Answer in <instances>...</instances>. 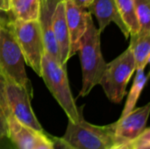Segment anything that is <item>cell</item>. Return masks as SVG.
Wrapping results in <instances>:
<instances>
[{
  "mask_svg": "<svg viewBox=\"0 0 150 149\" xmlns=\"http://www.w3.org/2000/svg\"><path fill=\"white\" fill-rule=\"evenodd\" d=\"M100 33L96 28L91 14L88 17L87 28L79 42V56L82 66L83 83L79 97H86L99 84L106 62L101 52Z\"/></svg>",
  "mask_w": 150,
  "mask_h": 149,
  "instance_id": "cell-1",
  "label": "cell"
},
{
  "mask_svg": "<svg viewBox=\"0 0 150 149\" xmlns=\"http://www.w3.org/2000/svg\"><path fill=\"white\" fill-rule=\"evenodd\" d=\"M40 77L66 113L69 120L77 122L83 113V106L78 108L76 105L69 88L67 68L62 67L57 60L45 52L41 60Z\"/></svg>",
  "mask_w": 150,
  "mask_h": 149,
  "instance_id": "cell-2",
  "label": "cell"
},
{
  "mask_svg": "<svg viewBox=\"0 0 150 149\" xmlns=\"http://www.w3.org/2000/svg\"><path fill=\"white\" fill-rule=\"evenodd\" d=\"M61 139L75 149H107L118 142L115 122L96 126L84 120L83 113L77 122L68 121L67 129Z\"/></svg>",
  "mask_w": 150,
  "mask_h": 149,
  "instance_id": "cell-3",
  "label": "cell"
},
{
  "mask_svg": "<svg viewBox=\"0 0 150 149\" xmlns=\"http://www.w3.org/2000/svg\"><path fill=\"white\" fill-rule=\"evenodd\" d=\"M135 69L134 58L129 47L116 59L106 63L99 84L111 102L120 104L122 101Z\"/></svg>",
  "mask_w": 150,
  "mask_h": 149,
  "instance_id": "cell-4",
  "label": "cell"
},
{
  "mask_svg": "<svg viewBox=\"0 0 150 149\" xmlns=\"http://www.w3.org/2000/svg\"><path fill=\"white\" fill-rule=\"evenodd\" d=\"M25 62L9 25L0 20V74L32 92L31 82L25 72Z\"/></svg>",
  "mask_w": 150,
  "mask_h": 149,
  "instance_id": "cell-5",
  "label": "cell"
},
{
  "mask_svg": "<svg viewBox=\"0 0 150 149\" xmlns=\"http://www.w3.org/2000/svg\"><path fill=\"white\" fill-rule=\"evenodd\" d=\"M8 25L15 36L25 64L40 76L45 49L39 20L24 21L14 18Z\"/></svg>",
  "mask_w": 150,
  "mask_h": 149,
  "instance_id": "cell-6",
  "label": "cell"
},
{
  "mask_svg": "<svg viewBox=\"0 0 150 149\" xmlns=\"http://www.w3.org/2000/svg\"><path fill=\"white\" fill-rule=\"evenodd\" d=\"M4 79L6 99L11 113L24 125L38 132H44L32 108V92L11 79Z\"/></svg>",
  "mask_w": 150,
  "mask_h": 149,
  "instance_id": "cell-7",
  "label": "cell"
},
{
  "mask_svg": "<svg viewBox=\"0 0 150 149\" xmlns=\"http://www.w3.org/2000/svg\"><path fill=\"white\" fill-rule=\"evenodd\" d=\"M150 112V104L134 108L124 117L115 122V136L117 141L135 140L147 127Z\"/></svg>",
  "mask_w": 150,
  "mask_h": 149,
  "instance_id": "cell-8",
  "label": "cell"
},
{
  "mask_svg": "<svg viewBox=\"0 0 150 149\" xmlns=\"http://www.w3.org/2000/svg\"><path fill=\"white\" fill-rule=\"evenodd\" d=\"M64 3L66 22L70 40V57H72L78 50L79 42L86 31L88 17L91 13L87 11V9L77 6L72 0H64Z\"/></svg>",
  "mask_w": 150,
  "mask_h": 149,
  "instance_id": "cell-9",
  "label": "cell"
},
{
  "mask_svg": "<svg viewBox=\"0 0 150 149\" xmlns=\"http://www.w3.org/2000/svg\"><path fill=\"white\" fill-rule=\"evenodd\" d=\"M91 14H93L98 23V31L102 32L112 22H114L126 39L130 37V32L126 25L115 0H93L87 8Z\"/></svg>",
  "mask_w": 150,
  "mask_h": 149,
  "instance_id": "cell-10",
  "label": "cell"
},
{
  "mask_svg": "<svg viewBox=\"0 0 150 149\" xmlns=\"http://www.w3.org/2000/svg\"><path fill=\"white\" fill-rule=\"evenodd\" d=\"M53 33L58 47L60 63L62 67L67 68V62L70 58V40L69 33L65 16V3L58 2L52 17Z\"/></svg>",
  "mask_w": 150,
  "mask_h": 149,
  "instance_id": "cell-11",
  "label": "cell"
},
{
  "mask_svg": "<svg viewBox=\"0 0 150 149\" xmlns=\"http://www.w3.org/2000/svg\"><path fill=\"white\" fill-rule=\"evenodd\" d=\"M58 2L57 0H40L38 20L40 25L45 52L60 62L58 47L52 29V17Z\"/></svg>",
  "mask_w": 150,
  "mask_h": 149,
  "instance_id": "cell-12",
  "label": "cell"
},
{
  "mask_svg": "<svg viewBox=\"0 0 150 149\" xmlns=\"http://www.w3.org/2000/svg\"><path fill=\"white\" fill-rule=\"evenodd\" d=\"M38 132L20 121L11 113L8 118V139L14 149H32L39 134Z\"/></svg>",
  "mask_w": 150,
  "mask_h": 149,
  "instance_id": "cell-13",
  "label": "cell"
},
{
  "mask_svg": "<svg viewBox=\"0 0 150 149\" xmlns=\"http://www.w3.org/2000/svg\"><path fill=\"white\" fill-rule=\"evenodd\" d=\"M129 47L134 58L136 69H145L150 60V32H138L130 36Z\"/></svg>",
  "mask_w": 150,
  "mask_h": 149,
  "instance_id": "cell-14",
  "label": "cell"
},
{
  "mask_svg": "<svg viewBox=\"0 0 150 149\" xmlns=\"http://www.w3.org/2000/svg\"><path fill=\"white\" fill-rule=\"evenodd\" d=\"M40 8V0H13L11 11L14 18L29 21L38 20Z\"/></svg>",
  "mask_w": 150,
  "mask_h": 149,
  "instance_id": "cell-15",
  "label": "cell"
},
{
  "mask_svg": "<svg viewBox=\"0 0 150 149\" xmlns=\"http://www.w3.org/2000/svg\"><path fill=\"white\" fill-rule=\"evenodd\" d=\"M135 71H136V75L134 78L132 87L130 89L129 94L127 96V99L126 101V104H125V106H124V109L122 111L120 117L126 116L135 108L138 99L148 81V76L145 74V71L143 68H137L135 69Z\"/></svg>",
  "mask_w": 150,
  "mask_h": 149,
  "instance_id": "cell-16",
  "label": "cell"
},
{
  "mask_svg": "<svg viewBox=\"0 0 150 149\" xmlns=\"http://www.w3.org/2000/svg\"><path fill=\"white\" fill-rule=\"evenodd\" d=\"M120 15L127 26L130 36L135 35L139 32V24L134 11V0H115Z\"/></svg>",
  "mask_w": 150,
  "mask_h": 149,
  "instance_id": "cell-17",
  "label": "cell"
},
{
  "mask_svg": "<svg viewBox=\"0 0 150 149\" xmlns=\"http://www.w3.org/2000/svg\"><path fill=\"white\" fill-rule=\"evenodd\" d=\"M11 111L5 94V79L0 74V141L8 139V118Z\"/></svg>",
  "mask_w": 150,
  "mask_h": 149,
  "instance_id": "cell-18",
  "label": "cell"
},
{
  "mask_svg": "<svg viewBox=\"0 0 150 149\" xmlns=\"http://www.w3.org/2000/svg\"><path fill=\"white\" fill-rule=\"evenodd\" d=\"M150 0H134V11L139 24L138 32H150Z\"/></svg>",
  "mask_w": 150,
  "mask_h": 149,
  "instance_id": "cell-19",
  "label": "cell"
},
{
  "mask_svg": "<svg viewBox=\"0 0 150 149\" xmlns=\"http://www.w3.org/2000/svg\"><path fill=\"white\" fill-rule=\"evenodd\" d=\"M32 149H54L52 137L45 132L40 133Z\"/></svg>",
  "mask_w": 150,
  "mask_h": 149,
  "instance_id": "cell-20",
  "label": "cell"
},
{
  "mask_svg": "<svg viewBox=\"0 0 150 149\" xmlns=\"http://www.w3.org/2000/svg\"><path fill=\"white\" fill-rule=\"evenodd\" d=\"M134 149H150V130L146 127L145 130L134 141Z\"/></svg>",
  "mask_w": 150,
  "mask_h": 149,
  "instance_id": "cell-21",
  "label": "cell"
},
{
  "mask_svg": "<svg viewBox=\"0 0 150 149\" xmlns=\"http://www.w3.org/2000/svg\"><path fill=\"white\" fill-rule=\"evenodd\" d=\"M134 141H119L116 142L112 147L107 149H134Z\"/></svg>",
  "mask_w": 150,
  "mask_h": 149,
  "instance_id": "cell-22",
  "label": "cell"
},
{
  "mask_svg": "<svg viewBox=\"0 0 150 149\" xmlns=\"http://www.w3.org/2000/svg\"><path fill=\"white\" fill-rule=\"evenodd\" d=\"M52 139L54 141V149H75L67 144L64 141H62L61 137H52Z\"/></svg>",
  "mask_w": 150,
  "mask_h": 149,
  "instance_id": "cell-23",
  "label": "cell"
},
{
  "mask_svg": "<svg viewBox=\"0 0 150 149\" xmlns=\"http://www.w3.org/2000/svg\"><path fill=\"white\" fill-rule=\"evenodd\" d=\"M11 0H0V11L8 12L11 11Z\"/></svg>",
  "mask_w": 150,
  "mask_h": 149,
  "instance_id": "cell-24",
  "label": "cell"
},
{
  "mask_svg": "<svg viewBox=\"0 0 150 149\" xmlns=\"http://www.w3.org/2000/svg\"><path fill=\"white\" fill-rule=\"evenodd\" d=\"M93 0H72V2L74 4H76L77 6L79 7H82L83 9H87L90 4L92 3Z\"/></svg>",
  "mask_w": 150,
  "mask_h": 149,
  "instance_id": "cell-25",
  "label": "cell"
},
{
  "mask_svg": "<svg viewBox=\"0 0 150 149\" xmlns=\"http://www.w3.org/2000/svg\"><path fill=\"white\" fill-rule=\"evenodd\" d=\"M0 149H14L9 140L0 141Z\"/></svg>",
  "mask_w": 150,
  "mask_h": 149,
  "instance_id": "cell-26",
  "label": "cell"
},
{
  "mask_svg": "<svg viewBox=\"0 0 150 149\" xmlns=\"http://www.w3.org/2000/svg\"><path fill=\"white\" fill-rule=\"evenodd\" d=\"M57 1H59V2H60V1H63V0H57Z\"/></svg>",
  "mask_w": 150,
  "mask_h": 149,
  "instance_id": "cell-27",
  "label": "cell"
},
{
  "mask_svg": "<svg viewBox=\"0 0 150 149\" xmlns=\"http://www.w3.org/2000/svg\"><path fill=\"white\" fill-rule=\"evenodd\" d=\"M12 1H13V0H11V2H12Z\"/></svg>",
  "mask_w": 150,
  "mask_h": 149,
  "instance_id": "cell-28",
  "label": "cell"
},
{
  "mask_svg": "<svg viewBox=\"0 0 150 149\" xmlns=\"http://www.w3.org/2000/svg\"></svg>",
  "mask_w": 150,
  "mask_h": 149,
  "instance_id": "cell-29",
  "label": "cell"
}]
</instances>
